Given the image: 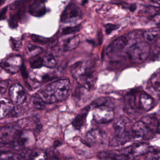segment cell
<instances>
[{
  "label": "cell",
  "mask_w": 160,
  "mask_h": 160,
  "mask_svg": "<svg viewBox=\"0 0 160 160\" xmlns=\"http://www.w3.org/2000/svg\"><path fill=\"white\" fill-rule=\"evenodd\" d=\"M31 67L32 69H39L42 68L43 65V58L40 57H36L31 61Z\"/></svg>",
  "instance_id": "obj_30"
},
{
  "label": "cell",
  "mask_w": 160,
  "mask_h": 160,
  "mask_svg": "<svg viewBox=\"0 0 160 160\" xmlns=\"http://www.w3.org/2000/svg\"><path fill=\"white\" fill-rule=\"evenodd\" d=\"M30 13L33 16L40 17L45 14L46 8L44 0H34L30 7Z\"/></svg>",
  "instance_id": "obj_12"
},
{
  "label": "cell",
  "mask_w": 160,
  "mask_h": 160,
  "mask_svg": "<svg viewBox=\"0 0 160 160\" xmlns=\"http://www.w3.org/2000/svg\"><path fill=\"white\" fill-rule=\"evenodd\" d=\"M132 132L134 137L140 138L145 140L152 138L154 134V132L141 120L134 123Z\"/></svg>",
  "instance_id": "obj_8"
},
{
  "label": "cell",
  "mask_w": 160,
  "mask_h": 160,
  "mask_svg": "<svg viewBox=\"0 0 160 160\" xmlns=\"http://www.w3.org/2000/svg\"><path fill=\"white\" fill-rule=\"evenodd\" d=\"M21 73H22V76L24 78L27 79L28 78V73L26 70V67L23 65L21 68Z\"/></svg>",
  "instance_id": "obj_40"
},
{
  "label": "cell",
  "mask_w": 160,
  "mask_h": 160,
  "mask_svg": "<svg viewBox=\"0 0 160 160\" xmlns=\"http://www.w3.org/2000/svg\"><path fill=\"white\" fill-rule=\"evenodd\" d=\"M153 3H156V4H160V0H151Z\"/></svg>",
  "instance_id": "obj_46"
},
{
  "label": "cell",
  "mask_w": 160,
  "mask_h": 160,
  "mask_svg": "<svg viewBox=\"0 0 160 160\" xmlns=\"http://www.w3.org/2000/svg\"><path fill=\"white\" fill-rule=\"evenodd\" d=\"M42 49L40 47L29 44L27 46V52L30 57H35L42 52Z\"/></svg>",
  "instance_id": "obj_27"
},
{
  "label": "cell",
  "mask_w": 160,
  "mask_h": 160,
  "mask_svg": "<svg viewBox=\"0 0 160 160\" xmlns=\"http://www.w3.org/2000/svg\"><path fill=\"white\" fill-rule=\"evenodd\" d=\"M137 5L136 4H132L129 6V9L131 12H134L136 10Z\"/></svg>",
  "instance_id": "obj_42"
},
{
  "label": "cell",
  "mask_w": 160,
  "mask_h": 160,
  "mask_svg": "<svg viewBox=\"0 0 160 160\" xmlns=\"http://www.w3.org/2000/svg\"><path fill=\"white\" fill-rule=\"evenodd\" d=\"M148 144L146 142L135 143L130 147L119 151L126 159H132L135 157L146 154L149 150Z\"/></svg>",
  "instance_id": "obj_4"
},
{
  "label": "cell",
  "mask_w": 160,
  "mask_h": 160,
  "mask_svg": "<svg viewBox=\"0 0 160 160\" xmlns=\"http://www.w3.org/2000/svg\"><path fill=\"white\" fill-rule=\"evenodd\" d=\"M105 138V134L99 129H92L87 134V140L91 144H102Z\"/></svg>",
  "instance_id": "obj_11"
},
{
  "label": "cell",
  "mask_w": 160,
  "mask_h": 160,
  "mask_svg": "<svg viewBox=\"0 0 160 160\" xmlns=\"http://www.w3.org/2000/svg\"><path fill=\"white\" fill-rule=\"evenodd\" d=\"M93 119L100 123H106L111 122L114 120L115 112L112 107L101 106L94 108Z\"/></svg>",
  "instance_id": "obj_5"
},
{
  "label": "cell",
  "mask_w": 160,
  "mask_h": 160,
  "mask_svg": "<svg viewBox=\"0 0 160 160\" xmlns=\"http://www.w3.org/2000/svg\"><path fill=\"white\" fill-rule=\"evenodd\" d=\"M9 92L10 99L15 104H22L26 101V92L20 84H13L10 87Z\"/></svg>",
  "instance_id": "obj_10"
},
{
  "label": "cell",
  "mask_w": 160,
  "mask_h": 160,
  "mask_svg": "<svg viewBox=\"0 0 160 160\" xmlns=\"http://www.w3.org/2000/svg\"><path fill=\"white\" fill-rule=\"evenodd\" d=\"M150 50V44L145 41L135 43L128 48L126 53L132 63L139 64L148 58Z\"/></svg>",
  "instance_id": "obj_3"
},
{
  "label": "cell",
  "mask_w": 160,
  "mask_h": 160,
  "mask_svg": "<svg viewBox=\"0 0 160 160\" xmlns=\"http://www.w3.org/2000/svg\"><path fill=\"white\" fill-rule=\"evenodd\" d=\"M80 43V38L78 35L69 38L63 44V49L65 51H71L78 47Z\"/></svg>",
  "instance_id": "obj_18"
},
{
  "label": "cell",
  "mask_w": 160,
  "mask_h": 160,
  "mask_svg": "<svg viewBox=\"0 0 160 160\" xmlns=\"http://www.w3.org/2000/svg\"><path fill=\"white\" fill-rule=\"evenodd\" d=\"M42 125L41 124H38L36 126V131L37 132H40L42 130Z\"/></svg>",
  "instance_id": "obj_45"
},
{
  "label": "cell",
  "mask_w": 160,
  "mask_h": 160,
  "mask_svg": "<svg viewBox=\"0 0 160 160\" xmlns=\"http://www.w3.org/2000/svg\"><path fill=\"white\" fill-rule=\"evenodd\" d=\"M113 128L116 136L120 137L125 134L126 132V122L122 118H117L113 123Z\"/></svg>",
  "instance_id": "obj_15"
},
{
  "label": "cell",
  "mask_w": 160,
  "mask_h": 160,
  "mask_svg": "<svg viewBox=\"0 0 160 160\" xmlns=\"http://www.w3.org/2000/svg\"><path fill=\"white\" fill-rule=\"evenodd\" d=\"M23 66L22 58L18 55L12 56L2 62L1 66L8 73L15 74L21 70Z\"/></svg>",
  "instance_id": "obj_7"
},
{
  "label": "cell",
  "mask_w": 160,
  "mask_h": 160,
  "mask_svg": "<svg viewBox=\"0 0 160 160\" xmlns=\"http://www.w3.org/2000/svg\"><path fill=\"white\" fill-rule=\"evenodd\" d=\"M73 76L78 83L90 90L97 80V73L93 63L90 62H79L76 63L72 69Z\"/></svg>",
  "instance_id": "obj_2"
},
{
  "label": "cell",
  "mask_w": 160,
  "mask_h": 160,
  "mask_svg": "<svg viewBox=\"0 0 160 160\" xmlns=\"http://www.w3.org/2000/svg\"><path fill=\"white\" fill-rule=\"evenodd\" d=\"M62 144V142H61L59 140H57L55 141V142L54 143V147L55 148H58V147H59Z\"/></svg>",
  "instance_id": "obj_43"
},
{
  "label": "cell",
  "mask_w": 160,
  "mask_h": 160,
  "mask_svg": "<svg viewBox=\"0 0 160 160\" xmlns=\"http://www.w3.org/2000/svg\"><path fill=\"white\" fill-rule=\"evenodd\" d=\"M112 101L111 99L108 97H100L98 99H96L93 101L91 103V106L93 108L101 106H108L112 107Z\"/></svg>",
  "instance_id": "obj_24"
},
{
  "label": "cell",
  "mask_w": 160,
  "mask_h": 160,
  "mask_svg": "<svg viewBox=\"0 0 160 160\" xmlns=\"http://www.w3.org/2000/svg\"><path fill=\"white\" fill-rule=\"evenodd\" d=\"M128 44V40L126 36H122L117 38L108 45L106 49V54L111 58L118 55Z\"/></svg>",
  "instance_id": "obj_9"
},
{
  "label": "cell",
  "mask_w": 160,
  "mask_h": 160,
  "mask_svg": "<svg viewBox=\"0 0 160 160\" xmlns=\"http://www.w3.org/2000/svg\"><path fill=\"white\" fill-rule=\"evenodd\" d=\"M137 96L134 91L128 92L124 96V102L125 105L130 109H133L136 107Z\"/></svg>",
  "instance_id": "obj_21"
},
{
  "label": "cell",
  "mask_w": 160,
  "mask_h": 160,
  "mask_svg": "<svg viewBox=\"0 0 160 160\" xmlns=\"http://www.w3.org/2000/svg\"><path fill=\"white\" fill-rule=\"evenodd\" d=\"M31 101L34 107L39 109H43L45 107L46 102L43 100L42 96L35 94L32 96Z\"/></svg>",
  "instance_id": "obj_23"
},
{
  "label": "cell",
  "mask_w": 160,
  "mask_h": 160,
  "mask_svg": "<svg viewBox=\"0 0 160 160\" xmlns=\"http://www.w3.org/2000/svg\"><path fill=\"white\" fill-rule=\"evenodd\" d=\"M32 39L35 42L40 44L46 43L48 42V40H49L47 38H43V37L36 35H32Z\"/></svg>",
  "instance_id": "obj_37"
},
{
  "label": "cell",
  "mask_w": 160,
  "mask_h": 160,
  "mask_svg": "<svg viewBox=\"0 0 160 160\" xmlns=\"http://www.w3.org/2000/svg\"><path fill=\"white\" fill-rule=\"evenodd\" d=\"M71 88L68 79H60L48 85L41 92V95L47 103L58 102L68 98Z\"/></svg>",
  "instance_id": "obj_1"
},
{
  "label": "cell",
  "mask_w": 160,
  "mask_h": 160,
  "mask_svg": "<svg viewBox=\"0 0 160 160\" xmlns=\"http://www.w3.org/2000/svg\"><path fill=\"white\" fill-rule=\"evenodd\" d=\"M90 107L88 106L86 107L80 114H78L74 119L72 122V125L75 129L77 130H80L81 127L86 121V118L88 115V112L89 110Z\"/></svg>",
  "instance_id": "obj_14"
},
{
  "label": "cell",
  "mask_w": 160,
  "mask_h": 160,
  "mask_svg": "<svg viewBox=\"0 0 160 160\" xmlns=\"http://www.w3.org/2000/svg\"><path fill=\"white\" fill-rule=\"evenodd\" d=\"M150 83L152 88L160 92V69L153 74L150 79Z\"/></svg>",
  "instance_id": "obj_22"
},
{
  "label": "cell",
  "mask_w": 160,
  "mask_h": 160,
  "mask_svg": "<svg viewBox=\"0 0 160 160\" xmlns=\"http://www.w3.org/2000/svg\"><path fill=\"white\" fill-rule=\"evenodd\" d=\"M99 159L103 160H123L125 159L124 156L121 154L119 151L118 152L112 151H104L100 152L98 154Z\"/></svg>",
  "instance_id": "obj_17"
},
{
  "label": "cell",
  "mask_w": 160,
  "mask_h": 160,
  "mask_svg": "<svg viewBox=\"0 0 160 160\" xmlns=\"http://www.w3.org/2000/svg\"><path fill=\"white\" fill-rule=\"evenodd\" d=\"M159 36V32L156 29H151L146 31L142 33V36L148 43L154 42L157 41Z\"/></svg>",
  "instance_id": "obj_19"
},
{
  "label": "cell",
  "mask_w": 160,
  "mask_h": 160,
  "mask_svg": "<svg viewBox=\"0 0 160 160\" xmlns=\"http://www.w3.org/2000/svg\"><path fill=\"white\" fill-rule=\"evenodd\" d=\"M154 20L157 23V25L160 28V14L156 15L154 16Z\"/></svg>",
  "instance_id": "obj_41"
},
{
  "label": "cell",
  "mask_w": 160,
  "mask_h": 160,
  "mask_svg": "<svg viewBox=\"0 0 160 160\" xmlns=\"http://www.w3.org/2000/svg\"><path fill=\"white\" fill-rule=\"evenodd\" d=\"M22 157L21 155L17 154H12V153H3L2 154L1 159H6V160H18L21 159Z\"/></svg>",
  "instance_id": "obj_34"
},
{
  "label": "cell",
  "mask_w": 160,
  "mask_h": 160,
  "mask_svg": "<svg viewBox=\"0 0 160 160\" xmlns=\"http://www.w3.org/2000/svg\"><path fill=\"white\" fill-rule=\"evenodd\" d=\"M9 85V81L3 80L1 82L0 84V92L1 94H4L7 90V88Z\"/></svg>",
  "instance_id": "obj_38"
},
{
  "label": "cell",
  "mask_w": 160,
  "mask_h": 160,
  "mask_svg": "<svg viewBox=\"0 0 160 160\" xmlns=\"http://www.w3.org/2000/svg\"><path fill=\"white\" fill-rule=\"evenodd\" d=\"M120 28L118 25L113 24H107L105 26L106 33L107 35H109L114 31L117 30Z\"/></svg>",
  "instance_id": "obj_33"
},
{
  "label": "cell",
  "mask_w": 160,
  "mask_h": 160,
  "mask_svg": "<svg viewBox=\"0 0 160 160\" xmlns=\"http://www.w3.org/2000/svg\"><path fill=\"white\" fill-rule=\"evenodd\" d=\"M140 120L146 123L153 132H157L158 118L156 115H148L143 116Z\"/></svg>",
  "instance_id": "obj_16"
},
{
  "label": "cell",
  "mask_w": 160,
  "mask_h": 160,
  "mask_svg": "<svg viewBox=\"0 0 160 160\" xmlns=\"http://www.w3.org/2000/svg\"><path fill=\"white\" fill-rule=\"evenodd\" d=\"M43 60L44 66L48 68H54L57 65V61L53 55H46L43 58Z\"/></svg>",
  "instance_id": "obj_28"
},
{
  "label": "cell",
  "mask_w": 160,
  "mask_h": 160,
  "mask_svg": "<svg viewBox=\"0 0 160 160\" xmlns=\"http://www.w3.org/2000/svg\"><path fill=\"white\" fill-rule=\"evenodd\" d=\"M158 118V129H157V132L160 133V116L157 117Z\"/></svg>",
  "instance_id": "obj_44"
},
{
  "label": "cell",
  "mask_w": 160,
  "mask_h": 160,
  "mask_svg": "<svg viewBox=\"0 0 160 160\" xmlns=\"http://www.w3.org/2000/svg\"><path fill=\"white\" fill-rule=\"evenodd\" d=\"M88 91L90 90L81 86L77 88L73 94L74 100L78 102L81 101V100L84 98V96H85V94H86L87 92Z\"/></svg>",
  "instance_id": "obj_26"
},
{
  "label": "cell",
  "mask_w": 160,
  "mask_h": 160,
  "mask_svg": "<svg viewBox=\"0 0 160 160\" xmlns=\"http://www.w3.org/2000/svg\"><path fill=\"white\" fill-rule=\"evenodd\" d=\"M46 159V154L43 153L40 150H35L32 151L28 155V159Z\"/></svg>",
  "instance_id": "obj_31"
},
{
  "label": "cell",
  "mask_w": 160,
  "mask_h": 160,
  "mask_svg": "<svg viewBox=\"0 0 160 160\" xmlns=\"http://www.w3.org/2000/svg\"><path fill=\"white\" fill-rule=\"evenodd\" d=\"M80 7L75 3H71L65 8L61 16V20L64 23L76 22L82 17Z\"/></svg>",
  "instance_id": "obj_6"
},
{
  "label": "cell",
  "mask_w": 160,
  "mask_h": 160,
  "mask_svg": "<svg viewBox=\"0 0 160 160\" xmlns=\"http://www.w3.org/2000/svg\"><path fill=\"white\" fill-rule=\"evenodd\" d=\"M7 12V7H4L2 10L1 12V19L4 20L6 18V13Z\"/></svg>",
  "instance_id": "obj_39"
},
{
  "label": "cell",
  "mask_w": 160,
  "mask_h": 160,
  "mask_svg": "<svg viewBox=\"0 0 160 160\" xmlns=\"http://www.w3.org/2000/svg\"><path fill=\"white\" fill-rule=\"evenodd\" d=\"M139 106L143 110L148 111L153 108L154 105V100L147 92L140 93L139 97Z\"/></svg>",
  "instance_id": "obj_13"
},
{
  "label": "cell",
  "mask_w": 160,
  "mask_h": 160,
  "mask_svg": "<svg viewBox=\"0 0 160 160\" xmlns=\"http://www.w3.org/2000/svg\"><path fill=\"white\" fill-rule=\"evenodd\" d=\"M21 108L18 106L12 107L11 111L9 112L10 117L12 118H16L18 117L21 114Z\"/></svg>",
  "instance_id": "obj_35"
},
{
  "label": "cell",
  "mask_w": 160,
  "mask_h": 160,
  "mask_svg": "<svg viewBox=\"0 0 160 160\" xmlns=\"http://www.w3.org/2000/svg\"><path fill=\"white\" fill-rule=\"evenodd\" d=\"M30 134L28 132H21L16 138L18 146L19 147H26L28 146L31 140H32V138H30L31 137H32Z\"/></svg>",
  "instance_id": "obj_20"
},
{
  "label": "cell",
  "mask_w": 160,
  "mask_h": 160,
  "mask_svg": "<svg viewBox=\"0 0 160 160\" xmlns=\"http://www.w3.org/2000/svg\"><path fill=\"white\" fill-rule=\"evenodd\" d=\"M1 102V119H2L8 115L12 107L10 104L8 100L5 98L2 99Z\"/></svg>",
  "instance_id": "obj_25"
},
{
  "label": "cell",
  "mask_w": 160,
  "mask_h": 160,
  "mask_svg": "<svg viewBox=\"0 0 160 160\" xmlns=\"http://www.w3.org/2000/svg\"><path fill=\"white\" fill-rule=\"evenodd\" d=\"M145 159L147 160H160V150L156 149H150L146 153Z\"/></svg>",
  "instance_id": "obj_29"
},
{
  "label": "cell",
  "mask_w": 160,
  "mask_h": 160,
  "mask_svg": "<svg viewBox=\"0 0 160 160\" xmlns=\"http://www.w3.org/2000/svg\"><path fill=\"white\" fill-rule=\"evenodd\" d=\"M11 42H12V45L14 50L16 51H18L20 50L22 46V42L19 39H13L11 38Z\"/></svg>",
  "instance_id": "obj_36"
},
{
  "label": "cell",
  "mask_w": 160,
  "mask_h": 160,
  "mask_svg": "<svg viewBox=\"0 0 160 160\" xmlns=\"http://www.w3.org/2000/svg\"><path fill=\"white\" fill-rule=\"evenodd\" d=\"M81 28L80 25H77L74 27H69L65 28L62 30V33L63 35L72 34L79 31Z\"/></svg>",
  "instance_id": "obj_32"
},
{
  "label": "cell",
  "mask_w": 160,
  "mask_h": 160,
  "mask_svg": "<svg viewBox=\"0 0 160 160\" xmlns=\"http://www.w3.org/2000/svg\"><path fill=\"white\" fill-rule=\"evenodd\" d=\"M88 2V0H83V1H82V3H83V4H85V3H87Z\"/></svg>",
  "instance_id": "obj_47"
}]
</instances>
